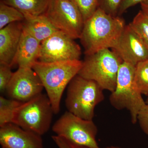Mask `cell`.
Returning <instances> with one entry per match:
<instances>
[{
    "label": "cell",
    "mask_w": 148,
    "mask_h": 148,
    "mask_svg": "<svg viewBox=\"0 0 148 148\" xmlns=\"http://www.w3.org/2000/svg\"><path fill=\"white\" fill-rule=\"evenodd\" d=\"M125 25L120 16H112L101 9L85 21L79 39L86 56L100 50L113 48Z\"/></svg>",
    "instance_id": "obj_1"
},
{
    "label": "cell",
    "mask_w": 148,
    "mask_h": 148,
    "mask_svg": "<svg viewBox=\"0 0 148 148\" xmlns=\"http://www.w3.org/2000/svg\"><path fill=\"white\" fill-rule=\"evenodd\" d=\"M80 60L45 63L37 61L32 69L46 90L54 114L59 113L63 92L82 65Z\"/></svg>",
    "instance_id": "obj_2"
},
{
    "label": "cell",
    "mask_w": 148,
    "mask_h": 148,
    "mask_svg": "<svg viewBox=\"0 0 148 148\" xmlns=\"http://www.w3.org/2000/svg\"><path fill=\"white\" fill-rule=\"evenodd\" d=\"M103 90L94 81L77 74L68 85L65 101L68 111L83 119L92 120L95 107L105 99Z\"/></svg>",
    "instance_id": "obj_3"
},
{
    "label": "cell",
    "mask_w": 148,
    "mask_h": 148,
    "mask_svg": "<svg viewBox=\"0 0 148 148\" xmlns=\"http://www.w3.org/2000/svg\"><path fill=\"white\" fill-rule=\"evenodd\" d=\"M121 59L112 50L107 49L86 56L78 75L94 81L104 90L113 92Z\"/></svg>",
    "instance_id": "obj_4"
},
{
    "label": "cell",
    "mask_w": 148,
    "mask_h": 148,
    "mask_svg": "<svg viewBox=\"0 0 148 148\" xmlns=\"http://www.w3.org/2000/svg\"><path fill=\"white\" fill-rule=\"evenodd\" d=\"M53 114L49 98L42 93L20 104L14 112L12 123L42 136L49 130Z\"/></svg>",
    "instance_id": "obj_5"
},
{
    "label": "cell",
    "mask_w": 148,
    "mask_h": 148,
    "mask_svg": "<svg viewBox=\"0 0 148 148\" xmlns=\"http://www.w3.org/2000/svg\"><path fill=\"white\" fill-rule=\"evenodd\" d=\"M135 70V66L125 62L122 63L118 74L116 87L110 96V103L114 108L129 111L133 124L138 121V113L146 104L134 84Z\"/></svg>",
    "instance_id": "obj_6"
},
{
    "label": "cell",
    "mask_w": 148,
    "mask_h": 148,
    "mask_svg": "<svg viewBox=\"0 0 148 148\" xmlns=\"http://www.w3.org/2000/svg\"><path fill=\"white\" fill-rule=\"evenodd\" d=\"M56 135L76 144L101 148L97 140L98 127L92 120L83 119L69 111L65 112L52 126Z\"/></svg>",
    "instance_id": "obj_7"
},
{
    "label": "cell",
    "mask_w": 148,
    "mask_h": 148,
    "mask_svg": "<svg viewBox=\"0 0 148 148\" xmlns=\"http://www.w3.org/2000/svg\"><path fill=\"white\" fill-rule=\"evenodd\" d=\"M45 14L58 30L74 40L79 39L84 21L72 0H51Z\"/></svg>",
    "instance_id": "obj_8"
},
{
    "label": "cell",
    "mask_w": 148,
    "mask_h": 148,
    "mask_svg": "<svg viewBox=\"0 0 148 148\" xmlns=\"http://www.w3.org/2000/svg\"><path fill=\"white\" fill-rule=\"evenodd\" d=\"M74 40L58 30L41 43L38 61L51 63L80 60L81 49Z\"/></svg>",
    "instance_id": "obj_9"
},
{
    "label": "cell",
    "mask_w": 148,
    "mask_h": 148,
    "mask_svg": "<svg viewBox=\"0 0 148 148\" xmlns=\"http://www.w3.org/2000/svg\"><path fill=\"white\" fill-rule=\"evenodd\" d=\"M43 85L32 68H18L14 72L6 91L11 99L24 103L42 93Z\"/></svg>",
    "instance_id": "obj_10"
},
{
    "label": "cell",
    "mask_w": 148,
    "mask_h": 148,
    "mask_svg": "<svg viewBox=\"0 0 148 148\" xmlns=\"http://www.w3.org/2000/svg\"><path fill=\"white\" fill-rule=\"evenodd\" d=\"M112 50L125 62L136 66L148 59V49L129 24L126 25L118 42Z\"/></svg>",
    "instance_id": "obj_11"
},
{
    "label": "cell",
    "mask_w": 148,
    "mask_h": 148,
    "mask_svg": "<svg viewBox=\"0 0 148 148\" xmlns=\"http://www.w3.org/2000/svg\"><path fill=\"white\" fill-rule=\"evenodd\" d=\"M0 144L4 148H43L41 135L13 123L1 127Z\"/></svg>",
    "instance_id": "obj_12"
},
{
    "label": "cell",
    "mask_w": 148,
    "mask_h": 148,
    "mask_svg": "<svg viewBox=\"0 0 148 148\" xmlns=\"http://www.w3.org/2000/svg\"><path fill=\"white\" fill-rule=\"evenodd\" d=\"M23 23H11L0 30V64L12 67L23 32Z\"/></svg>",
    "instance_id": "obj_13"
},
{
    "label": "cell",
    "mask_w": 148,
    "mask_h": 148,
    "mask_svg": "<svg viewBox=\"0 0 148 148\" xmlns=\"http://www.w3.org/2000/svg\"><path fill=\"white\" fill-rule=\"evenodd\" d=\"M41 43L23 28L12 66L16 65L18 68H32L38 60Z\"/></svg>",
    "instance_id": "obj_14"
},
{
    "label": "cell",
    "mask_w": 148,
    "mask_h": 148,
    "mask_svg": "<svg viewBox=\"0 0 148 148\" xmlns=\"http://www.w3.org/2000/svg\"><path fill=\"white\" fill-rule=\"evenodd\" d=\"M24 15L23 28L41 42L58 31L45 14L38 16Z\"/></svg>",
    "instance_id": "obj_15"
},
{
    "label": "cell",
    "mask_w": 148,
    "mask_h": 148,
    "mask_svg": "<svg viewBox=\"0 0 148 148\" xmlns=\"http://www.w3.org/2000/svg\"><path fill=\"white\" fill-rule=\"evenodd\" d=\"M51 0H2L3 2L20 11L23 14L33 16L45 13Z\"/></svg>",
    "instance_id": "obj_16"
},
{
    "label": "cell",
    "mask_w": 148,
    "mask_h": 148,
    "mask_svg": "<svg viewBox=\"0 0 148 148\" xmlns=\"http://www.w3.org/2000/svg\"><path fill=\"white\" fill-rule=\"evenodd\" d=\"M22 102L0 97V127L12 123L14 114Z\"/></svg>",
    "instance_id": "obj_17"
},
{
    "label": "cell",
    "mask_w": 148,
    "mask_h": 148,
    "mask_svg": "<svg viewBox=\"0 0 148 148\" xmlns=\"http://www.w3.org/2000/svg\"><path fill=\"white\" fill-rule=\"evenodd\" d=\"M134 82L135 87L143 95H148V59L135 66Z\"/></svg>",
    "instance_id": "obj_18"
},
{
    "label": "cell",
    "mask_w": 148,
    "mask_h": 148,
    "mask_svg": "<svg viewBox=\"0 0 148 148\" xmlns=\"http://www.w3.org/2000/svg\"><path fill=\"white\" fill-rule=\"evenodd\" d=\"M24 20V14L20 11L2 1L0 3V29L11 23Z\"/></svg>",
    "instance_id": "obj_19"
},
{
    "label": "cell",
    "mask_w": 148,
    "mask_h": 148,
    "mask_svg": "<svg viewBox=\"0 0 148 148\" xmlns=\"http://www.w3.org/2000/svg\"><path fill=\"white\" fill-rule=\"evenodd\" d=\"M129 24L140 37L148 49V14L141 10Z\"/></svg>",
    "instance_id": "obj_20"
},
{
    "label": "cell",
    "mask_w": 148,
    "mask_h": 148,
    "mask_svg": "<svg viewBox=\"0 0 148 148\" xmlns=\"http://www.w3.org/2000/svg\"><path fill=\"white\" fill-rule=\"evenodd\" d=\"M79 10L84 21L94 14L98 8V0H72Z\"/></svg>",
    "instance_id": "obj_21"
},
{
    "label": "cell",
    "mask_w": 148,
    "mask_h": 148,
    "mask_svg": "<svg viewBox=\"0 0 148 148\" xmlns=\"http://www.w3.org/2000/svg\"><path fill=\"white\" fill-rule=\"evenodd\" d=\"M123 0H98V8L112 16H118L121 5Z\"/></svg>",
    "instance_id": "obj_22"
},
{
    "label": "cell",
    "mask_w": 148,
    "mask_h": 148,
    "mask_svg": "<svg viewBox=\"0 0 148 148\" xmlns=\"http://www.w3.org/2000/svg\"><path fill=\"white\" fill-rule=\"evenodd\" d=\"M12 67L5 64H0V91L3 93L6 90L13 76Z\"/></svg>",
    "instance_id": "obj_23"
},
{
    "label": "cell",
    "mask_w": 148,
    "mask_h": 148,
    "mask_svg": "<svg viewBox=\"0 0 148 148\" xmlns=\"http://www.w3.org/2000/svg\"><path fill=\"white\" fill-rule=\"evenodd\" d=\"M51 138L58 148H92L73 143L58 135H53L51 136Z\"/></svg>",
    "instance_id": "obj_24"
},
{
    "label": "cell",
    "mask_w": 148,
    "mask_h": 148,
    "mask_svg": "<svg viewBox=\"0 0 148 148\" xmlns=\"http://www.w3.org/2000/svg\"><path fill=\"white\" fill-rule=\"evenodd\" d=\"M138 121L143 132L148 135V104H146L138 113Z\"/></svg>",
    "instance_id": "obj_25"
},
{
    "label": "cell",
    "mask_w": 148,
    "mask_h": 148,
    "mask_svg": "<svg viewBox=\"0 0 148 148\" xmlns=\"http://www.w3.org/2000/svg\"><path fill=\"white\" fill-rule=\"evenodd\" d=\"M147 2H148V0H123L120 7L118 16H120L130 8L138 4Z\"/></svg>",
    "instance_id": "obj_26"
},
{
    "label": "cell",
    "mask_w": 148,
    "mask_h": 148,
    "mask_svg": "<svg viewBox=\"0 0 148 148\" xmlns=\"http://www.w3.org/2000/svg\"><path fill=\"white\" fill-rule=\"evenodd\" d=\"M140 5L142 10L148 15V2L142 3Z\"/></svg>",
    "instance_id": "obj_27"
},
{
    "label": "cell",
    "mask_w": 148,
    "mask_h": 148,
    "mask_svg": "<svg viewBox=\"0 0 148 148\" xmlns=\"http://www.w3.org/2000/svg\"><path fill=\"white\" fill-rule=\"evenodd\" d=\"M104 148H122L120 147H117V146H111L108 147H106Z\"/></svg>",
    "instance_id": "obj_28"
},
{
    "label": "cell",
    "mask_w": 148,
    "mask_h": 148,
    "mask_svg": "<svg viewBox=\"0 0 148 148\" xmlns=\"http://www.w3.org/2000/svg\"><path fill=\"white\" fill-rule=\"evenodd\" d=\"M147 96V100H146V104H148V95Z\"/></svg>",
    "instance_id": "obj_29"
},
{
    "label": "cell",
    "mask_w": 148,
    "mask_h": 148,
    "mask_svg": "<svg viewBox=\"0 0 148 148\" xmlns=\"http://www.w3.org/2000/svg\"></svg>",
    "instance_id": "obj_30"
}]
</instances>
